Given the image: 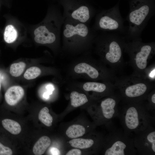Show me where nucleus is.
I'll return each mask as SVG.
<instances>
[{
    "instance_id": "obj_8",
    "label": "nucleus",
    "mask_w": 155,
    "mask_h": 155,
    "mask_svg": "<svg viewBox=\"0 0 155 155\" xmlns=\"http://www.w3.org/2000/svg\"><path fill=\"white\" fill-rule=\"evenodd\" d=\"M97 24L98 28L106 31L121 33L126 31L118 5L102 12L98 17Z\"/></svg>"
},
{
    "instance_id": "obj_6",
    "label": "nucleus",
    "mask_w": 155,
    "mask_h": 155,
    "mask_svg": "<svg viewBox=\"0 0 155 155\" xmlns=\"http://www.w3.org/2000/svg\"><path fill=\"white\" fill-rule=\"evenodd\" d=\"M109 132L103 140L104 155H135L136 150L133 138L126 134L123 130L117 129L112 121L107 125Z\"/></svg>"
},
{
    "instance_id": "obj_31",
    "label": "nucleus",
    "mask_w": 155,
    "mask_h": 155,
    "mask_svg": "<svg viewBox=\"0 0 155 155\" xmlns=\"http://www.w3.org/2000/svg\"></svg>"
},
{
    "instance_id": "obj_21",
    "label": "nucleus",
    "mask_w": 155,
    "mask_h": 155,
    "mask_svg": "<svg viewBox=\"0 0 155 155\" xmlns=\"http://www.w3.org/2000/svg\"><path fill=\"white\" fill-rule=\"evenodd\" d=\"M17 37V33L13 26L8 25L5 28L4 38L7 43H10L14 41Z\"/></svg>"
},
{
    "instance_id": "obj_29",
    "label": "nucleus",
    "mask_w": 155,
    "mask_h": 155,
    "mask_svg": "<svg viewBox=\"0 0 155 155\" xmlns=\"http://www.w3.org/2000/svg\"><path fill=\"white\" fill-rule=\"evenodd\" d=\"M50 94L47 91L45 92L43 94L42 96L45 99H48L49 97Z\"/></svg>"
},
{
    "instance_id": "obj_19",
    "label": "nucleus",
    "mask_w": 155,
    "mask_h": 155,
    "mask_svg": "<svg viewBox=\"0 0 155 155\" xmlns=\"http://www.w3.org/2000/svg\"><path fill=\"white\" fill-rule=\"evenodd\" d=\"M2 123L4 128L12 134L17 135L21 131L20 124L13 120L5 119L2 121Z\"/></svg>"
},
{
    "instance_id": "obj_24",
    "label": "nucleus",
    "mask_w": 155,
    "mask_h": 155,
    "mask_svg": "<svg viewBox=\"0 0 155 155\" xmlns=\"http://www.w3.org/2000/svg\"><path fill=\"white\" fill-rule=\"evenodd\" d=\"M40 69L36 67H32L28 68L24 74V77L26 79L29 80L35 79L40 74Z\"/></svg>"
},
{
    "instance_id": "obj_9",
    "label": "nucleus",
    "mask_w": 155,
    "mask_h": 155,
    "mask_svg": "<svg viewBox=\"0 0 155 155\" xmlns=\"http://www.w3.org/2000/svg\"><path fill=\"white\" fill-rule=\"evenodd\" d=\"M133 138L137 154L155 155V129L153 125L135 135Z\"/></svg>"
},
{
    "instance_id": "obj_12",
    "label": "nucleus",
    "mask_w": 155,
    "mask_h": 155,
    "mask_svg": "<svg viewBox=\"0 0 155 155\" xmlns=\"http://www.w3.org/2000/svg\"><path fill=\"white\" fill-rule=\"evenodd\" d=\"M24 94V90L20 86H12L6 91L5 94V100L9 105L14 106L22 99Z\"/></svg>"
},
{
    "instance_id": "obj_30",
    "label": "nucleus",
    "mask_w": 155,
    "mask_h": 155,
    "mask_svg": "<svg viewBox=\"0 0 155 155\" xmlns=\"http://www.w3.org/2000/svg\"><path fill=\"white\" fill-rule=\"evenodd\" d=\"M1 84L0 83V89H1Z\"/></svg>"
},
{
    "instance_id": "obj_3",
    "label": "nucleus",
    "mask_w": 155,
    "mask_h": 155,
    "mask_svg": "<svg viewBox=\"0 0 155 155\" xmlns=\"http://www.w3.org/2000/svg\"><path fill=\"white\" fill-rule=\"evenodd\" d=\"M124 37L116 33H107L98 42V53L102 63L115 73L124 66L123 53Z\"/></svg>"
},
{
    "instance_id": "obj_2",
    "label": "nucleus",
    "mask_w": 155,
    "mask_h": 155,
    "mask_svg": "<svg viewBox=\"0 0 155 155\" xmlns=\"http://www.w3.org/2000/svg\"><path fill=\"white\" fill-rule=\"evenodd\" d=\"M114 84L123 103L144 101L154 88V81L134 73L129 76L116 77Z\"/></svg>"
},
{
    "instance_id": "obj_7",
    "label": "nucleus",
    "mask_w": 155,
    "mask_h": 155,
    "mask_svg": "<svg viewBox=\"0 0 155 155\" xmlns=\"http://www.w3.org/2000/svg\"><path fill=\"white\" fill-rule=\"evenodd\" d=\"M121 98L117 91L104 98L93 106L92 114L98 124H107L119 114V104Z\"/></svg>"
},
{
    "instance_id": "obj_28",
    "label": "nucleus",
    "mask_w": 155,
    "mask_h": 155,
    "mask_svg": "<svg viewBox=\"0 0 155 155\" xmlns=\"http://www.w3.org/2000/svg\"><path fill=\"white\" fill-rule=\"evenodd\" d=\"M46 88L47 90V91L50 94H51L52 93V92L54 90L53 86L51 84H47L46 86Z\"/></svg>"
},
{
    "instance_id": "obj_5",
    "label": "nucleus",
    "mask_w": 155,
    "mask_h": 155,
    "mask_svg": "<svg viewBox=\"0 0 155 155\" xmlns=\"http://www.w3.org/2000/svg\"><path fill=\"white\" fill-rule=\"evenodd\" d=\"M124 52L129 55L133 73L147 78L148 63L155 54V42L144 43L142 39L129 40L125 38Z\"/></svg>"
},
{
    "instance_id": "obj_18",
    "label": "nucleus",
    "mask_w": 155,
    "mask_h": 155,
    "mask_svg": "<svg viewBox=\"0 0 155 155\" xmlns=\"http://www.w3.org/2000/svg\"><path fill=\"white\" fill-rule=\"evenodd\" d=\"M71 16L75 19L82 22H85L90 18L89 10L87 7L82 6L74 11L71 14Z\"/></svg>"
},
{
    "instance_id": "obj_17",
    "label": "nucleus",
    "mask_w": 155,
    "mask_h": 155,
    "mask_svg": "<svg viewBox=\"0 0 155 155\" xmlns=\"http://www.w3.org/2000/svg\"><path fill=\"white\" fill-rule=\"evenodd\" d=\"M86 132L84 127L79 124L72 125L68 127L66 131V134L69 138L74 139L83 135Z\"/></svg>"
},
{
    "instance_id": "obj_11",
    "label": "nucleus",
    "mask_w": 155,
    "mask_h": 155,
    "mask_svg": "<svg viewBox=\"0 0 155 155\" xmlns=\"http://www.w3.org/2000/svg\"><path fill=\"white\" fill-rule=\"evenodd\" d=\"M35 41L41 44H50L54 42L56 36L53 33L50 32L44 26H40L34 32Z\"/></svg>"
},
{
    "instance_id": "obj_1",
    "label": "nucleus",
    "mask_w": 155,
    "mask_h": 155,
    "mask_svg": "<svg viewBox=\"0 0 155 155\" xmlns=\"http://www.w3.org/2000/svg\"><path fill=\"white\" fill-rule=\"evenodd\" d=\"M118 117L124 132L133 138L135 135L154 124L155 117L147 108L145 100L123 103Z\"/></svg>"
},
{
    "instance_id": "obj_20",
    "label": "nucleus",
    "mask_w": 155,
    "mask_h": 155,
    "mask_svg": "<svg viewBox=\"0 0 155 155\" xmlns=\"http://www.w3.org/2000/svg\"><path fill=\"white\" fill-rule=\"evenodd\" d=\"M49 112L48 108L46 107H45L40 110L38 115V118L40 121L48 127L52 125L53 121V117Z\"/></svg>"
},
{
    "instance_id": "obj_25",
    "label": "nucleus",
    "mask_w": 155,
    "mask_h": 155,
    "mask_svg": "<svg viewBox=\"0 0 155 155\" xmlns=\"http://www.w3.org/2000/svg\"><path fill=\"white\" fill-rule=\"evenodd\" d=\"M12 154L10 148L5 146L0 142V155H11Z\"/></svg>"
},
{
    "instance_id": "obj_22",
    "label": "nucleus",
    "mask_w": 155,
    "mask_h": 155,
    "mask_svg": "<svg viewBox=\"0 0 155 155\" xmlns=\"http://www.w3.org/2000/svg\"><path fill=\"white\" fill-rule=\"evenodd\" d=\"M26 66V64L23 62L13 63L11 65L9 72L13 77H18L23 72Z\"/></svg>"
},
{
    "instance_id": "obj_26",
    "label": "nucleus",
    "mask_w": 155,
    "mask_h": 155,
    "mask_svg": "<svg viewBox=\"0 0 155 155\" xmlns=\"http://www.w3.org/2000/svg\"><path fill=\"white\" fill-rule=\"evenodd\" d=\"M82 152L80 150L78 149H72L68 151L66 155H80Z\"/></svg>"
},
{
    "instance_id": "obj_23",
    "label": "nucleus",
    "mask_w": 155,
    "mask_h": 155,
    "mask_svg": "<svg viewBox=\"0 0 155 155\" xmlns=\"http://www.w3.org/2000/svg\"><path fill=\"white\" fill-rule=\"evenodd\" d=\"M148 109L152 113L155 110V90L154 88L148 94L145 100Z\"/></svg>"
},
{
    "instance_id": "obj_4",
    "label": "nucleus",
    "mask_w": 155,
    "mask_h": 155,
    "mask_svg": "<svg viewBox=\"0 0 155 155\" xmlns=\"http://www.w3.org/2000/svg\"><path fill=\"white\" fill-rule=\"evenodd\" d=\"M154 14V7L148 0L131 1L126 19L129 26L125 38L129 40L142 39V32Z\"/></svg>"
},
{
    "instance_id": "obj_16",
    "label": "nucleus",
    "mask_w": 155,
    "mask_h": 155,
    "mask_svg": "<svg viewBox=\"0 0 155 155\" xmlns=\"http://www.w3.org/2000/svg\"><path fill=\"white\" fill-rule=\"evenodd\" d=\"M70 98L71 105L74 107L82 106L88 101V99L85 94L76 91L71 92Z\"/></svg>"
},
{
    "instance_id": "obj_14",
    "label": "nucleus",
    "mask_w": 155,
    "mask_h": 155,
    "mask_svg": "<svg viewBox=\"0 0 155 155\" xmlns=\"http://www.w3.org/2000/svg\"><path fill=\"white\" fill-rule=\"evenodd\" d=\"M97 140L93 138H75L70 140L69 142L72 147L80 149L92 148L97 143Z\"/></svg>"
},
{
    "instance_id": "obj_15",
    "label": "nucleus",
    "mask_w": 155,
    "mask_h": 155,
    "mask_svg": "<svg viewBox=\"0 0 155 155\" xmlns=\"http://www.w3.org/2000/svg\"><path fill=\"white\" fill-rule=\"evenodd\" d=\"M51 143V140L49 137L43 136L40 137L36 142L33 148V152L35 155L43 154Z\"/></svg>"
},
{
    "instance_id": "obj_10",
    "label": "nucleus",
    "mask_w": 155,
    "mask_h": 155,
    "mask_svg": "<svg viewBox=\"0 0 155 155\" xmlns=\"http://www.w3.org/2000/svg\"><path fill=\"white\" fill-rule=\"evenodd\" d=\"M83 88L85 91L93 93V97L96 98V96L98 98L111 95L117 90L114 82H87L83 84Z\"/></svg>"
},
{
    "instance_id": "obj_13",
    "label": "nucleus",
    "mask_w": 155,
    "mask_h": 155,
    "mask_svg": "<svg viewBox=\"0 0 155 155\" xmlns=\"http://www.w3.org/2000/svg\"><path fill=\"white\" fill-rule=\"evenodd\" d=\"M63 31V34L66 38H70L75 35H78L85 37L88 34L89 30L85 24L80 23L75 26L67 24Z\"/></svg>"
},
{
    "instance_id": "obj_27",
    "label": "nucleus",
    "mask_w": 155,
    "mask_h": 155,
    "mask_svg": "<svg viewBox=\"0 0 155 155\" xmlns=\"http://www.w3.org/2000/svg\"><path fill=\"white\" fill-rule=\"evenodd\" d=\"M50 152L51 155H58L60 154L59 150L57 148L55 147L51 148L50 150Z\"/></svg>"
}]
</instances>
